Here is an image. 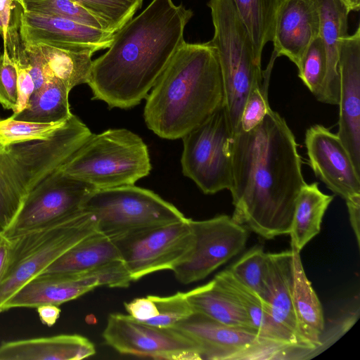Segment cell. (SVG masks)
Segmentation results:
<instances>
[{"instance_id":"40","label":"cell","mask_w":360,"mask_h":360,"mask_svg":"<svg viewBox=\"0 0 360 360\" xmlns=\"http://www.w3.org/2000/svg\"><path fill=\"white\" fill-rule=\"evenodd\" d=\"M18 73V100L17 108L13 114H18L23 110L35 90L33 78L28 70L24 66L14 63Z\"/></svg>"},{"instance_id":"7","label":"cell","mask_w":360,"mask_h":360,"mask_svg":"<svg viewBox=\"0 0 360 360\" xmlns=\"http://www.w3.org/2000/svg\"><path fill=\"white\" fill-rule=\"evenodd\" d=\"M96 231L95 217L83 209L53 223L10 237V257L0 282V313L6 302L24 285Z\"/></svg>"},{"instance_id":"27","label":"cell","mask_w":360,"mask_h":360,"mask_svg":"<svg viewBox=\"0 0 360 360\" xmlns=\"http://www.w3.org/2000/svg\"><path fill=\"white\" fill-rule=\"evenodd\" d=\"M333 199L323 193L317 183L306 184L297 197L291 230V247L300 252L321 230L323 217Z\"/></svg>"},{"instance_id":"34","label":"cell","mask_w":360,"mask_h":360,"mask_svg":"<svg viewBox=\"0 0 360 360\" xmlns=\"http://www.w3.org/2000/svg\"><path fill=\"white\" fill-rule=\"evenodd\" d=\"M326 67L325 47L319 35L307 49L297 70L298 77L321 102L323 98Z\"/></svg>"},{"instance_id":"2","label":"cell","mask_w":360,"mask_h":360,"mask_svg":"<svg viewBox=\"0 0 360 360\" xmlns=\"http://www.w3.org/2000/svg\"><path fill=\"white\" fill-rule=\"evenodd\" d=\"M193 15L172 0H153L114 33L108 50L92 61L93 99L110 108H130L146 98L177 50Z\"/></svg>"},{"instance_id":"24","label":"cell","mask_w":360,"mask_h":360,"mask_svg":"<svg viewBox=\"0 0 360 360\" xmlns=\"http://www.w3.org/2000/svg\"><path fill=\"white\" fill-rule=\"evenodd\" d=\"M292 303L300 333L314 351L321 346L325 323L321 304L304 270L300 252L291 247Z\"/></svg>"},{"instance_id":"13","label":"cell","mask_w":360,"mask_h":360,"mask_svg":"<svg viewBox=\"0 0 360 360\" xmlns=\"http://www.w3.org/2000/svg\"><path fill=\"white\" fill-rule=\"evenodd\" d=\"M92 189L59 168L30 191L13 223L4 233L13 237L75 214L83 210Z\"/></svg>"},{"instance_id":"22","label":"cell","mask_w":360,"mask_h":360,"mask_svg":"<svg viewBox=\"0 0 360 360\" xmlns=\"http://www.w3.org/2000/svg\"><path fill=\"white\" fill-rule=\"evenodd\" d=\"M320 36L326 56V75L322 103L338 105L340 99L339 51L341 38L347 34L349 11L340 0H319Z\"/></svg>"},{"instance_id":"44","label":"cell","mask_w":360,"mask_h":360,"mask_svg":"<svg viewBox=\"0 0 360 360\" xmlns=\"http://www.w3.org/2000/svg\"><path fill=\"white\" fill-rule=\"evenodd\" d=\"M11 250V238L0 231V282L8 265Z\"/></svg>"},{"instance_id":"43","label":"cell","mask_w":360,"mask_h":360,"mask_svg":"<svg viewBox=\"0 0 360 360\" xmlns=\"http://www.w3.org/2000/svg\"><path fill=\"white\" fill-rule=\"evenodd\" d=\"M41 322L49 327L53 326L60 315L59 306L43 304L36 308Z\"/></svg>"},{"instance_id":"21","label":"cell","mask_w":360,"mask_h":360,"mask_svg":"<svg viewBox=\"0 0 360 360\" xmlns=\"http://www.w3.org/2000/svg\"><path fill=\"white\" fill-rule=\"evenodd\" d=\"M94 345L77 334L4 342L0 360H79L94 355Z\"/></svg>"},{"instance_id":"10","label":"cell","mask_w":360,"mask_h":360,"mask_svg":"<svg viewBox=\"0 0 360 360\" xmlns=\"http://www.w3.org/2000/svg\"><path fill=\"white\" fill-rule=\"evenodd\" d=\"M189 219L134 230L110 238L133 281L154 272L172 271L188 258L193 244Z\"/></svg>"},{"instance_id":"35","label":"cell","mask_w":360,"mask_h":360,"mask_svg":"<svg viewBox=\"0 0 360 360\" xmlns=\"http://www.w3.org/2000/svg\"><path fill=\"white\" fill-rule=\"evenodd\" d=\"M26 11L68 19L105 30L101 22L74 0H23Z\"/></svg>"},{"instance_id":"39","label":"cell","mask_w":360,"mask_h":360,"mask_svg":"<svg viewBox=\"0 0 360 360\" xmlns=\"http://www.w3.org/2000/svg\"><path fill=\"white\" fill-rule=\"evenodd\" d=\"M26 12L23 0H0V16L4 27V43L7 33L20 30L21 18Z\"/></svg>"},{"instance_id":"14","label":"cell","mask_w":360,"mask_h":360,"mask_svg":"<svg viewBox=\"0 0 360 360\" xmlns=\"http://www.w3.org/2000/svg\"><path fill=\"white\" fill-rule=\"evenodd\" d=\"M103 338L122 354L156 359H201L195 345L174 329L153 326L130 315L110 314Z\"/></svg>"},{"instance_id":"41","label":"cell","mask_w":360,"mask_h":360,"mask_svg":"<svg viewBox=\"0 0 360 360\" xmlns=\"http://www.w3.org/2000/svg\"><path fill=\"white\" fill-rule=\"evenodd\" d=\"M129 315L136 320L144 322L158 315V308L150 295L135 298L124 304Z\"/></svg>"},{"instance_id":"8","label":"cell","mask_w":360,"mask_h":360,"mask_svg":"<svg viewBox=\"0 0 360 360\" xmlns=\"http://www.w3.org/2000/svg\"><path fill=\"white\" fill-rule=\"evenodd\" d=\"M83 209L95 217L97 231L110 238L186 218L172 203L134 184L94 188L89 193Z\"/></svg>"},{"instance_id":"25","label":"cell","mask_w":360,"mask_h":360,"mask_svg":"<svg viewBox=\"0 0 360 360\" xmlns=\"http://www.w3.org/2000/svg\"><path fill=\"white\" fill-rule=\"evenodd\" d=\"M122 260L112 240L96 231L67 250L42 273L78 274Z\"/></svg>"},{"instance_id":"42","label":"cell","mask_w":360,"mask_h":360,"mask_svg":"<svg viewBox=\"0 0 360 360\" xmlns=\"http://www.w3.org/2000/svg\"><path fill=\"white\" fill-rule=\"evenodd\" d=\"M348 210L349 221L354 232L358 246H360V197L345 201Z\"/></svg>"},{"instance_id":"46","label":"cell","mask_w":360,"mask_h":360,"mask_svg":"<svg viewBox=\"0 0 360 360\" xmlns=\"http://www.w3.org/2000/svg\"><path fill=\"white\" fill-rule=\"evenodd\" d=\"M0 35L3 37L4 36V27L2 24V21L0 16Z\"/></svg>"},{"instance_id":"23","label":"cell","mask_w":360,"mask_h":360,"mask_svg":"<svg viewBox=\"0 0 360 360\" xmlns=\"http://www.w3.org/2000/svg\"><path fill=\"white\" fill-rule=\"evenodd\" d=\"M214 279L240 304L259 336L298 353H304L293 339L276 323L261 297L240 282L229 269L219 273Z\"/></svg>"},{"instance_id":"37","label":"cell","mask_w":360,"mask_h":360,"mask_svg":"<svg viewBox=\"0 0 360 360\" xmlns=\"http://www.w3.org/2000/svg\"><path fill=\"white\" fill-rule=\"evenodd\" d=\"M150 297L158 308V315L143 322L146 324L158 328H171L193 312L186 292H178L166 297Z\"/></svg>"},{"instance_id":"15","label":"cell","mask_w":360,"mask_h":360,"mask_svg":"<svg viewBox=\"0 0 360 360\" xmlns=\"http://www.w3.org/2000/svg\"><path fill=\"white\" fill-rule=\"evenodd\" d=\"M304 141L315 175L345 201L360 197V174L337 134L315 124L306 131Z\"/></svg>"},{"instance_id":"5","label":"cell","mask_w":360,"mask_h":360,"mask_svg":"<svg viewBox=\"0 0 360 360\" xmlns=\"http://www.w3.org/2000/svg\"><path fill=\"white\" fill-rule=\"evenodd\" d=\"M60 169L93 188L134 185L148 176L151 163L142 139L126 129L91 135Z\"/></svg>"},{"instance_id":"32","label":"cell","mask_w":360,"mask_h":360,"mask_svg":"<svg viewBox=\"0 0 360 360\" xmlns=\"http://www.w3.org/2000/svg\"><path fill=\"white\" fill-rule=\"evenodd\" d=\"M67 121V120H66ZM37 123L18 120L11 116L0 119V152L21 143L45 140L51 137L65 122Z\"/></svg>"},{"instance_id":"6","label":"cell","mask_w":360,"mask_h":360,"mask_svg":"<svg viewBox=\"0 0 360 360\" xmlns=\"http://www.w3.org/2000/svg\"><path fill=\"white\" fill-rule=\"evenodd\" d=\"M214 32L211 44L220 66L224 104L234 134L250 92L262 84L261 63L255 58L251 39L233 0H210Z\"/></svg>"},{"instance_id":"36","label":"cell","mask_w":360,"mask_h":360,"mask_svg":"<svg viewBox=\"0 0 360 360\" xmlns=\"http://www.w3.org/2000/svg\"><path fill=\"white\" fill-rule=\"evenodd\" d=\"M276 58V56L272 54L267 68L263 72L264 80L262 84L255 87L248 96L236 132L248 131L256 127L271 108L268 101V87L271 70Z\"/></svg>"},{"instance_id":"45","label":"cell","mask_w":360,"mask_h":360,"mask_svg":"<svg viewBox=\"0 0 360 360\" xmlns=\"http://www.w3.org/2000/svg\"><path fill=\"white\" fill-rule=\"evenodd\" d=\"M351 11H359L360 9V0H340Z\"/></svg>"},{"instance_id":"31","label":"cell","mask_w":360,"mask_h":360,"mask_svg":"<svg viewBox=\"0 0 360 360\" xmlns=\"http://www.w3.org/2000/svg\"><path fill=\"white\" fill-rule=\"evenodd\" d=\"M97 18L106 31L115 33L129 22L143 0H74Z\"/></svg>"},{"instance_id":"1","label":"cell","mask_w":360,"mask_h":360,"mask_svg":"<svg viewBox=\"0 0 360 360\" xmlns=\"http://www.w3.org/2000/svg\"><path fill=\"white\" fill-rule=\"evenodd\" d=\"M231 153V218L266 239L289 234L306 182L295 137L284 118L270 108L256 127L234 134Z\"/></svg>"},{"instance_id":"9","label":"cell","mask_w":360,"mask_h":360,"mask_svg":"<svg viewBox=\"0 0 360 360\" xmlns=\"http://www.w3.org/2000/svg\"><path fill=\"white\" fill-rule=\"evenodd\" d=\"M233 137L223 103L181 138L182 172L205 194L229 190L232 186Z\"/></svg>"},{"instance_id":"4","label":"cell","mask_w":360,"mask_h":360,"mask_svg":"<svg viewBox=\"0 0 360 360\" xmlns=\"http://www.w3.org/2000/svg\"><path fill=\"white\" fill-rule=\"evenodd\" d=\"M91 134L72 114L49 139L15 144L0 152V231L13 223L30 191L67 162Z\"/></svg>"},{"instance_id":"28","label":"cell","mask_w":360,"mask_h":360,"mask_svg":"<svg viewBox=\"0 0 360 360\" xmlns=\"http://www.w3.org/2000/svg\"><path fill=\"white\" fill-rule=\"evenodd\" d=\"M70 91L63 82L53 77L33 92L23 110L11 117L37 123L65 122L72 115L68 99Z\"/></svg>"},{"instance_id":"16","label":"cell","mask_w":360,"mask_h":360,"mask_svg":"<svg viewBox=\"0 0 360 360\" xmlns=\"http://www.w3.org/2000/svg\"><path fill=\"white\" fill-rule=\"evenodd\" d=\"M340 115L337 135L360 174V27L341 38Z\"/></svg>"},{"instance_id":"29","label":"cell","mask_w":360,"mask_h":360,"mask_svg":"<svg viewBox=\"0 0 360 360\" xmlns=\"http://www.w3.org/2000/svg\"><path fill=\"white\" fill-rule=\"evenodd\" d=\"M251 39L257 60L261 63L266 44L272 40L282 0H233Z\"/></svg>"},{"instance_id":"3","label":"cell","mask_w":360,"mask_h":360,"mask_svg":"<svg viewBox=\"0 0 360 360\" xmlns=\"http://www.w3.org/2000/svg\"><path fill=\"white\" fill-rule=\"evenodd\" d=\"M215 48L209 41L177 50L146 96L143 117L165 139H181L224 103Z\"/></svg>"},{"instance_id":"38","label":"cell","mask_w":360,"mask_h":360,"mask_svg":"<svg viewBox=\"0 0 360 360\" xmlns=\"http://www.w3.org/2000/svg\"><path fill=\"white\" fill-rule=\"evenodd\" d=\"M18 100V73L16 67L4 48L0 53V104L13 112Z\"/></svg>"},{"instance_id":"26","label":"cell","mask_w":360,"mask_h":360,"mask_svg":"<svg viewBox=\"0 0 360 360\" xmlns=\"http://www.w3.org/2000/svg\"><path fill=\"white\" fill-rule=\"evenodd\" d=\"M186 294L193 311L229 326L256 332L243 308L214 279Z\"/></svg>"},{"instance_id":"30","label":"cell","mask_w":360,"mask_h":360,"mask_svg":"<svg viewBox=\"0 0 360 360\" xmlns=\"http://www.w3.org/2000/svg\"><path fill=\"white\" fill-rule=\"evenodd\" d=\"M37 45L50 72L70 90L75 86L87 83L92 65L93 53L41 44Z\"/></svg>"},{"instance_id":"17","label":"cell","mask_w":360,"mask_h":360,"mask_svg":"<svg viewBox=\"0 0 360 360\" xmlns=\"http://www.w3.org/2000/svg\"><path fill=\"white\" fill-rule=\"evenodd\" d=\"M20 35L24 44H44L63 49L95 53L108 49L114 33L68 19L26 11Z\"/></svg>"},{"instance_id":"11","label":"cell","mask_w":360,"mask_h":360,"mask_svg":"<svg viewBox=\"0 0 360 360\" xmlns=\"http://www.w3.org/2000/svg\"><path fill=\"white\" fill-rule=\"evenodd\" d=\"M190 340L201 359H288L296 352L250 330L234 328L193 311L172 328Z\"/></svg>"},{"instance_id":"12","label":"cell","mask_w":360,"mask_h":360,"mask_svg":"<svg viewBox=\"0 0 360 360\" xmlns=\"http://www.w3.org/2000/svg\"><path fill=\"white\" fill-rule=\"evenodd\" d=\"M193 244L188 258L172 271L183 284L209 274L240 253L245 247L248 231L231 217L218 215L205 220L189 219Z\"/></svg>"},{"instance_id":"33","label":"cell","mask_w":360,"mask_h":360,"mask_svg":"<svg viewBox=\"0 0 360 360\" xmlns=\"http://www.w3.org/2000/svg\"><path fill=\"white\" fill-rule=\"evenodd\" d=\"M267 253L260 246L245 252L229 270L243 284L264 301L266 293Z\"/></svg>"},{"instance_id":"19","label":"cell","mask_w":360,"mask_h":360,"mask_svg":"<svg viewBox=\"0 0 360 360\" xmlns=\"http://www.w3.org/2000/svg\"><path fill=\"white\" fill-rule=\"evenodd\" d=\"M293 262L291 250L267 253L266 293L264 299L276 323L295 342L304 353L314 348L302 337L292 303Z\"/></svg>"},{"instance_id":"18","label":"cell","mask_w":360,"mask_h":360,"mask_svg":"<svg viewBox=\"0 0 360 360\" xmlns=\"http://www.w3.org/2000/svg\"><path fill=\"white\" fill-rule=\"evenodd\" d=\"M320 30L319 0H282L271 40L273 53L287 57L298 68Z\"/></svg>"},{"instance_id":"20","label":"cell","mask_w":360,"mask_h":360,"mask_svg":"<svg viewBox=\"0 0 360 360\" xmlns=\"http://www.w3.org/2000/svg\"><path fill=\"white\" fill-rule=\"evenodd\" d=\"M86 274L44 273L24 285L3 305L1 312L15 308H34L43 304L59 306L94 290Z\"/></svg>"}]
</instances>
